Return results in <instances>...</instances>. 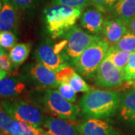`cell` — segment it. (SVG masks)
I'll use <instances>...</instances> for the list:
<instances>
[{"label": "cell", "instance_id": "cell-1", "mask_svg": "<svg viewBox=\"0 0 135 135\" xmlns=\"http://www.w3.org/2000/svg\"><path fill=\"white\" fill-rule=\"evenodd\" d=\"M122 95L119 92L93 89L86 92L80 101V108L89 118L101 119L114 115L119 108Z\"/></svg>", "mask_w": 135, "mask_h": 135}, {"label": "cell", "instance_id": "cell-2", "mask_svg": "<svg viewBox=\"0 0 135 135\" xmlns=\"http://www.w3.org/2000/svg\"><path fill=\"white\" fill-rule=\"evenodd\" d=\"M83 9L65 5H53L44 11L47 30L53 38L62 37L75 26Z\"/></svg>", "mask_w": 135, "mask_h": 135}, {"label": "cell", "instance_id": "cell-3", "mask_svg": "<svg viewBox=\"0 0 135 135\" xmlns=\"http://www.w3.org/2000/svg\"><path fill=\"white\" fill-rule=\"evenodd\" d=\"M110 46L103 40L92 44L78 58L74 68L83 77L92 79L108 55Z\"/></svg>", "mask_w": 135, "mask_h": 135}, {"label": "cell", "instance_id": "cell-4", "mask_svg": "<svg viewBox=\"0 0 135 135\" xmlns=\"http://www.w3.org/2000/svg\"><path fill=\"white\" fill-rule=\"evenodd\" d=\"M3 110L12 118L31 126H43L45 118L42 111L32 101L15 99L2 102Z\"/></svg>", "mask_w": 135, "mask_h": 135}, {"label": "cell", "instance_id": "cell-5", "mask_svg": "<svg viewBox=\"0 0 135 135\" xmlns=\"http://www.w3.org/2000/svg\"><path fill=\"white\" fill-rule=\"evenodd\" d=\"M65 35L66 45L61 54L68 64L74 65L81 54L92 44L101 39V37L87 33L77 26H74Z\"/></svg>", "mask_w": 135, "mask_h": 135}, {"label": "cell", "instance_id": "cell-6", "mask_svg": "<svg viewBox=\"0 0 135 135\" xmlns=\"http://www.w3.org/2000/svg\"><path fill=\"white\" fill-rule=\"evenodd\" d=\"M43 102L46 109L59 119L76 120L80 108L70 102L56 89H47L44 95Z\"/></svg>", "mask_w": 135, "mask_h": 135}, {"label": "cell", "instance_id": "cell-7", "mask_svg": "<svg viewBox=\"0 0 135 135\" xmlns=\"http://www.w3.org/2000/svg\"><path fill=\"white\" fill-rule=\"evenodd\" d=\"M0 135H47L41 128L15 119L0 107Z\"/></svg>", "mask_w": 135, "mask_h": 135}, {"label": "cell", "instance_id": "cell-8", "mask_svg": "<svg viewBox=\"0 0 135 135\" xmlns=\"http://www.w3.org/2000/svg\"><path fill=\"white\" fill-rule=\"evenodd\" d=\"M124 81V73L111 62L108 56L104 60L95 77V83L104 88H116Z\"/></svg>", "mask_w": 135, "mask_h": 135}, {"label": "cell", "instance_id": "cell-9", "mask_svg": "<svg viewBox=\"0 0 135 135\" xmlns=\"http://www.w3.org/2000/svg\"><path fill=\"white\" fill-rule=\"evenodd\" d=\"M35 57L38 62L55 73L68 66L67 62L62 55L57 53L54 46L53 47L48 42L42 43L39 45L35 51Z\"/></svg>", "mask_w": 135, "mask_h": 135}, {"label": "cell", "instance_id": "cell-10", "mask_svg": "<svg viewBox=\"0 0 135 135\" xmlns=\"http://www.w3.org/2000/svg\"><path fill=\"white\" fill-rule=\"evenodd\" d=\"M128 31V25L122 20L114 17L107 18L103 28L104 40L111 47L116 44Z\"/></svg>", "mask_w": 135, "mask_h": 135}, {"label": "cell", "instance_id": "cell-11", "mask_svg": "<svg viewBox=\"0 0 135 135\" xmlns=\"http://www.w3.org/2000/svg\"><path fill=\"white\" fill-rule=\"evenodd\" d=\"M43 127L47 135H81L78 126H74L67 120L53 116L45 119Z\"/></svg>", "mask_w": 135, "mask_h": 135}, {"label": "cell", "instance_id": "cell-12", "mask_svg": "<svg viewBox=\"0 0 135 135\" xmlns=\"http://www.w3.org/2000/svg\"><path fill=\"white\" fill-rule=\"evenodd\" d=\"M29 74L36 83L41 86L53 89L59 86L56 73L44 66L40 62L32 64L29 68Z\"/></svg>", "mask_w": 135, "mask_h": 135}, {"label": "cell", "instance_id": "cell-13", "mask_svg": "<svg viewBox=\"0 0 135 135\" xmlns=\"http://www.w3.org/2000/svg\"><path fill=\"white\" fill-rule=\"evenodd\" d=\"M81 135H119L113 127L105 121L89 118L78 126Z\"/></svg>", "mask_w": 135, "mask_h": 135}, {"label": "cell", "instance_id": "cell-14", "mask_svg": "<svg viewBox=\"0 0 135 135\" xmlns=\"http://www.w3.org/2000/svg\"><path fill=\"white\" fill-rule=\"evenodd\" d=\"M80 24L88 32L97 34L103 31L104 17L103 12L97 8L86 9L80 17Z\"/></svg>", "mask_w": 135, "mask_h": 135}, {"label": "cell", "instance_id": "cell-15", "mask_svg": "<svg viewBox=\"0 0 135 135\" xmlns=\"http://www.w3.org/2000/svg\"><path fill=\"white\" fill-rule=\"evenodd\" d=\"M17 9L9 0H3L0 11V32H11L17 24Z\"/></svg>", "mask_w": 135, "mask_h": 135}, {"label": "cell", "instance_id": "cell-16", "mask_svg": "<svg viewBox=\"0 0 135 135\" xmlns=\"http://www.w3.org/2000/svg\"><path fill=\"white\" fill-rule=\"evenodd\" d=\"M113 17L128 24L135 18V0H119L111 10Z\"/></svg>", "mask_w": 135, "mask_h": 135}, {"label": "cell", "instance_id": "cell-17", "mask_svg": "<svg viewBox=\"0 0 135 135\" xmlns=\"http://www.w3.org/2000/svg\"><path fill=\"white\" fill-rule=\"evenodd\" d=\"M119 109L120 116L124 120L135 124V89L122 96Z\"/></svg>", "mask_w": 135, "mask_h": 135}, {"label": "cell", "instance_id": "cell-18", "mask_svg": "<svg viewBox=\"0 0 135 135\" xmlns=\"http://www.w3.org/2000/svg\"><path fill=\"white\" fill-rule=\"evenodd\" d=\"M24 83L15 78L5 77L0 80V96L13 97L20 94L25 89Z\"/></svg>", "mask_w": 135, "mask_h": 135}, {"label": "cell", "instance_id": "cell-19", "mask_svg": "<svg viewBox=\"0 0 135 135\" xmlns=\"http://www.w3.org/2000/svg\"><path fill=\"white\" fill-rule=\"evenodd\" d=\"M30 52V45L29 44H17L11 49L9 58L14 67L17 68L21 65L29 56Z\"/></svg>", "mask_w": 135, "mask_h": 135}, {"label": "cell", "instance_id": "cell-20", "mask_svg": "<svg viewBox=\"0 0 135 135\" xmlns=\"http://www.w3.org/2000/svg\"><path fill=\"white\" fill-rule=\"evenodd\" d=\"M110 48L119 51L135 52V35L128 30L116 44L111 46Z\"/></svg>", "mask_w": 135, "mask_h": 135}, {"label": "cell", "instance_id": "cell-21", "mask_svg": "<svg viewBox=\"0 0 135 135\" xmlns=\"http://www.w3.org/2000/svg\"><path fill=\"white\" fill-rule=\"evenodd\" d=\"M131 54V53L130 52L115 50L110 47V50L107 56L111 60V62L124 73L125 68L128 64V59L130 58Z\"/></svg>", "mask_w": 135, "mask_h": 135}, {"label": "cell", "instance_id": "cell-22", "mask_svg": "<svg viewBox=\"0 0 135 135\" xmlns=\"http://www.w3.org/2000/svg\"><path fill=\"white\" fill-rule=\"evenodd\" d=\"M68 83L72 86V88L77 92H88L91 90L90 86L87 84L80 74L76 71L68 79Z\"/></svg>", "mask_w": 135, "mask_h": 135}, {"label": "cell", "instance_id": "cell-23", "mask_svg": "<svg viewBox=\"0 0 135 135\" xmlns=\"http://www.w3.org/2000/svg\"><path fill=\"white\" fill-rule=\"evenodd\" d=\"M59 92L62 95L65 99L70 102L74 103L77 99V92L72 88L68 83L62 82L59 84Z\"/></svg>", "mask_w": 135, "mask_h": 135}, {"label": "cell", "instance_id": "cell-24", "mask_svg": "<svg viewBox=\"0 0 135 135\" xmlns=\"http://www.w3.org/2000/svg\"><path fill=\"white\" fill-rule=\"evenodd\" d=\"M17 38L11 32H0V47L11 49L17 44Z\"/></svg>", "mask_w": 135, "mask_h": 135}, {"label": "cell", "instance_id": "cell-25", "mask_svg": "<svg viewBox=\"0 0 135 135\" xmlns=\"http://www.w3.org/2000/svg\"><path fill=\"white\" fill-rule=\"evenodd\" d=\"M52 2L53 5H65L83 10L87 6L90 5L89 0H52Z\"/></svg>", "mask_w": 135, "mask_h": 135}, {"label": "cell", "instance_id": "cell-26", "mask_svg": "<svg viewBox=\"0 0 135 135\" xmlns=\"http://www.w3.org/2000/svg\"><path fill=\"white\" fill-rule=\"evenodd\" d=\"M119 0H89L90 5L100 10L102 12L111 11Z\"/></svg>", "mask_w": 135, "mask_h": 135}, {"label": "cell", "instance_id": "cell-27", "mask_svg": "<svg viewBox=\"0 0 135 135\" xmlns=\"http://www.w3.org/2000/svg\"><path fill=\"white\" fill-rule=\"evenodd\" d=\"M135 79V52L131 54L128 64L124 71V80L131 82Z\"/></svg>", "mask_w": 135, "mask_h": 135}, {"label": "cell", "instance_id": "cell-28", "mask_svg": "<svg viewBox=\"0 0 135 135\" xmlns=\"http://www.w3.org/2000/svg\"><path fill=\"white\" fill-rule=\"evenodd\" d=\"M17 10L26 11L33 7L36 0H9Z\"/></svg>", "mask_w": 135, "mask_h": 135}, {"label": "cell", "instance_id": "cell-29", "mask_svg": "<svg viewBox=\"0 0 135 135\" xmlns=\"http://www.w3.org/2000/svg\"><path fill=\"white\" fill-rule=\"evenodd\" d=\"M12 62L10 59L9 56L5 54L0 58V68L6 72H8L12 68Z\"/></svg>", "mask_w": 135, "mask_h": 135}, {"label": "cell", "instance_id": "cell-30", "mask_svg": "<svg viewBox=\"0 0 135 135\" xmlns=\"http://www.w3.org/2000/svg\"><path fill=\"white\" fill-rule=\"evenodd\" d=\"M128 28L129 31H131V32H133L135 35V18H134L132 20H131L128 23Z\"/></svg>", "mask_w": 135, "mask_h": 135}, {"label": "cell", "instance_id": "cell-31", "mask_svg": "<svg viewBox=\"0 0 135 135\" xmlns=\"http://www.w3.org/2000/svg\"><path fill=\"white\" fill-rule=\"evenodd\" d=\"M8 74V72H6L5 71H3L1 68H0V80L3 78H5Z\"/></svg>", "mask_w": 135, "mask_h": 135}, {"label": "cell", "instance_id": "cell-32", "mask_svg": "<svg viewBox=\"0 0 135 135\" xmlns=\"http://www.w3.org/2000/svg\"><path fill=\"white\" fill-rule=\"evenodd\" d=\"M5 54H6L5 53V51L3 50V49L2 48V47H0V58L2 56H4Z\"/></svg>", "mask_w": 135, "mask_h": 135}, {"label": "cell", "instance_id": "cell-33", "mask_svg": "<svg viewBox=\"0 0 135 135\" xmlns=\"http://www.w3.org/2000/svg\"><path fill=\"white\" fill-rule=\"evenodd\" d=\"M2 5L1 4V1H0V11H1V8H2Z\"/></svg>", "mask_w": 135, "mask_h": 135}]
</instances>
